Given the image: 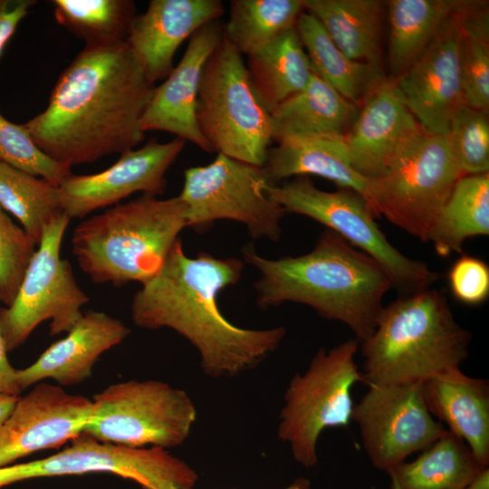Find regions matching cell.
Returning <instances> with one entry per match:
<instances>
[{
    "label": "cell",
    "instance_id": "31",
    "mask_svg": "<svg viewBox=\"0 0 489 489\" xmlns=\"http://www.w3.org/2000/svg\"><path fill=\"white\" fill-rule=\"evenodd\" d=\"M303 10L302 0H232L223 35L248 56L295 27Z\"/></svg>",
    "mask_w": 489,
    "mask_h": 489
},
{
    "label": "cell",
    "instance_id": "11",
    "mask_svg": "<svg viewBox=\"0 0 489 489\" xmlns=\"http://www.w3.org/2000/svg\"><path fill=\"white\" fill-rule=\"evenodd\" d=\"M273 185L263 166L217 153L209 164L184 171L178 197L187 207V226L202 231L229 219L244 225L254 239L277 242L286 212L269 196Z\"/></svg>",
    "mask_w": 489,
    "mask_h": 489
},
{
    "label": "cell",
    "instance_id": "37",
    "mask_svg": "<svg viewBox=\"0 0 489 489\" xmlns=\"http://www.w3.org/2000/svg\"><path fill=\"white\" fill-rule=\"evenodd\" d=\"M37 244L0 206V302L14 301Z\"/></svg>",
    "mask_w": 489,
    "mask_h": 489
},
{
    "label": "cell",
    "instance_id": "29",
    "mask_svg": "<svg viewBox=\"0 0 489 489\" xmlns=\"http://www.w3.org/2000/svg\"><path fill=\"white\" fill-rule=\"evenodd\" d=\"M482 469L466 444L447 430L415 460L388 472L389 489H463Z\"/></svg>",
    "mask_w": 489,
    "mask_h": 489
},
{
    "label": "cell",
    "instance_id": "34",
    "mask_svg": "<svg viewBox=\"0 0 489 489\" xmlns=\"http://www.w3.org/2000/svg\"><path fill=\"white\" fill-rule=\"evenodd\" d=\"M56 21L86 44L126 42L137 16L131 0H53Z\"/></svg>",
    "mask_w": 489,
    "mask_h": 489
},
{
    "label": "cell",
    "instance_id": "35",
    "mask_svg": "<svg viewBox=\"0 0 489 489\" xmlns=\"http://www.w3.org/2000/svg\"><path fill=\"white\" fill-rule=\"evenodd\" d=\"M446 136L465 175L489 172V112L463 104Z\"/></svg>",
    "mask_w": 489,
    "mask_h": 489
},
{
    "label": "cell",
    "instance_id": "21",
    "mask_svg": "<svg viewBox=\"0 0 489 489\" xmlns=\"http://www.w3.org/2000/svg\"><path fill=\"white\" fill-rule=\"evenodd\" d=\"M130 331L121 321L90 310L34 363L17 369L18 384L22 390L48 379L59 386L78 385L91 377L99 357L122 342Z\"/></svg>",
    "mask_w": 489,
    "mask_h": 489
},
{
    "label": "cell",
    "instance_id": "17",
    "mask_svg": "<svg viewBox=\"0 0 489 489\" xmlns=\"http://www.w3.org/2000/svg\"><path fill=\"white\" fill-rule=\"evenodd\" d=\"M460 8L446 19L419 60L391 81L418 124L434 135L446 136L453 116L465 104L459 62Z\"/></svg>",
    "mask_w": 489,
    "mask_h": 489
},
{
    "label": "cell",
    "instance_id": "27",
    "mask_svg": "<svg viewBox=\"0 0 489 489\" xmlns=\"http://www.w3.org/2000/svg\"><path fill=\"white\" fill-rule=\"evenodd\" d=\"M245 67L256 98L269 113L303 90L313 74L295 27L248 55Z\"/></svg>",
    "mask_w": 489,
    "mask_h": 489
},
{
    "label": "cell",
    "instance_id": "41",
    "mask_svg": "<svg viewBox=\"0 0 489 489\" xmlns=\"http://www.w3.org/2000/svg\"><path fill=\"white\" fill-rule=\"evenodd\" d=\"M19 397L0 394V427L11 414Z\"/></svg>",
    "mask_w": 489,
    "mask_h": 489
},
{
    "label": "cell",
    "instance_id": "14",
    "mask_svg": "<svg viewBox=\"0 0 489 489\" xmlns=\"http://www.w3.org/2000/svg\"><path fill=\"white\" fill-rule=\"evenodd\" d=\"M354 405L351 420L374 467L388 473L410 455L424 450L447 429L429 413L423 382L369 385Z\"/></svg>",
    "mask_w": 489,
    "mask_h": 489
},
{
    "label": "cell",
    "instance_id": "42",
    "mask_svg": "<svg viewBox=\"0 0 489 489\" xmlns=\"http://www.w3.org/2000/svg\"><path fill=\"white\" fill-rule=\"evenodd\" d=\"M463 489H489V468L482 469Z\"/></svg>",
    "mask_w": 489,
    "mask_h": 489
},
{
    "label": "cell",
    "instance_id": "28",
    "mask_svg": "<svg viewBox=\"0 0 489 489\" xmlns=\"http://www.w3.org/2000/svg\"><path fill=\"white\" fill-rule=\"evenodd\" d=\"M295 29L312 72L358 107L387 77L381 66L356 62L345 55L321 22L307 11L299 15Z\"/></svg>",
    "mask_w": 489,
    "mask_h": 489
},
{
    "label": "cell",
    "instance_id": "15",
    "mask_svg": "<svg viewBox=\"0 0 489 489\" xmlns=\"http://www.w3.org/2000/svg\"><path fill=\"white\" fill-rule=\"evenodd\" d=\"M186 142L174 138L168 142L156 139L139 149L120 154L108 168L94 174H71L58 187L61 207L72 218L118 204L130 195L160 196L167 187L166 174Z\"/></svg>",
    "mask_w": 489,
    "mask_h": 489
},
{
    "label": "cell",
    "instance_id": "26",
    "mask_svg": "<svg viewBox=\"0 0 489 489\" xmlns=\"http://www.w3.org/2000/svg\"><path fill=\"white\" fill-rule=\"evenodd\" d=\"M350 59L380 66L385 3L379 0H302Z\"/></svg>",
    "mask_w": 489,
    "mask_h": 489
},
{
    "label": "cell",
    "instance_id": "25",
    "mask_svg": "<svg viewBox=\"0 0 489 489\" xmlns=\"http://www.w3.org/2000/svg\"><path fill=\"white\" fill-rule=\"evenodd\" d=\"M464 0H389L388 57L390 81L407 72L427 50L446 19Z\"/></svg>",
    "mask_w": 489,
    "mask_h": 489
},
{
    "label": "cell",
    "instance_id": "38",
    "mask_svg": "<svg viewBox=\"0 0 489 489\" xmlns=\"http://www.w3.org/2000/svg\"><path fill=\"white\" fill-rule=\"evenodd\" d=\"M447 282L453 296L466 305H479L489 296V267L480 258L463 254L451 265Z\"/></svg>",
    "mask_w": 489,
    "mask_h": 489
},
{
    "label": "cell",
    "instance_id": "20",
    "mask_svg": "<svg viewBox=\"0 0 489 489\" xmlns=\"http://www.w3.org/2000/svg\"><path fill=\"white\" fill-rule=\"evenodd\" d=\"M422 129L386 77L359 107L343 139L349 160L366 178H377L404 143Z\"/></svg>",
    "mask_w": 489,
    "mask_h": 489
},
{
    "label": "cell",
    "instance_id": "24",
    "mask_svg": "<svg viewBox=\"0 0 489 489\" xmlns=\"http://www.w3.org/2000/svg\"><path fill=\"white\" fill-rule=\"evenodd\" d=\"M359 107L314 72L307 86L270 114L273 141L286 137L344 139Z\"/></svg>",
    "mask_w": 489,
    "mask_h": 489
},
{
    "label": "cell",
    "instance_id": "2",
    "mask_svg": "<svg viewBox=\"0 0 489 489\" xmlns=\"http://www.w3.org/2000/svg\"><path fill=\"white\" fill-rule=\"evenodd\" d=\"M244 265L240 259L206 253L189 257L178 238L158 272L134 294V324L181 335L197 350L207 377L231 379L254 369L278 349L286 331L242 328L221 312L218 294L240 280Z\"/></svg>",
    "mask_w": 489,
    "mask_h": 489
},
{
    "label": "cell",
    "instance_id": "8",
    "mask_svg": "<svg viewBox=\"0 0 489 489\" xmlns=\"http://www.w3.org/2000/svg\"><path fill=\"white\" fill-rule=\"evenodd\" d=\"M359 341L321 348L303 373H296L283 395L277 427L294 460L310 468L318 462V442L328 428L346 427L352 417L351 389L364 382L356 362Z\"/></svg>",
    "mask_w": 489,
    "mask_h": 489
},
{
    "label": "cell",
    "instance_id": "9",
    "mask_svg": "<svg viewBox=\"0 0 489 489\" xmlns=\"http://www.w3.org/2000/svg\"><path fill=\"white\" fill-rule=\"evenodd\" d=\"M269 196L286 213L310 217L375 260L387 273L393 288L409 295L430 288L438 274L424 262L403 254L377 225L373 211L357 192L340 188L330 192L307 177L273 185Z\"/></svg>",
    "mask_w": 489,
    "mask_h": 489
},
{
    "label": "cell",
    "instance_id": "7",
    "mask_svg": "<svg viewBox=\"0 0 489 489\" xmlns=\"http://www.w3.org/2000/svg\"><path fill=\"white\" fill-rule=\"evenodd\" d=\"M196 118L213 152L264 166L273 141L271 114L252 89L243 55L224 35L204 65Z\"/></svg>",
    "mask_w": 489,
    "mask_h": 489
},
{
    "label": "cell",
    "instance_id": "16",
    "mask_svg": "<svg viewBox=\"0 0 489 489\" xmlns=\"http://www.w3.org/2000/svg\"><path fill=\"white\" fill-rule=\"evenodd\" d=\"M93 417L91 398L39 382L19 397L0 427V468L38 451L57 448L83 433Z\"/></svg>",
    "mask_w": 489,
    "mask_h": 489
},
{
    "label": "cell",
    "instance_id": "23",
    "mask_svg": "<svg viewBox=\"0 0 489 489\" xmlns=\"http://www.w3.org/2000/svg\"><path fill=\"white\" fill-rule=\"evenodd\" d=\"M344 139L286 137L268 150L264 168L276 185L292 177L318 176L360 194L368 203L369 179L351 166ZM369 205V204H368Z\"/></svg>",
    "mask_w": 489,
    "mask_h": 489
},
{
    "label": "cell",
    "instance_id": "1",
    "mask_svg": "<svg viewBox=\"0 0 489 489\" xmlns=\"http://www.w3.org/2000/svg\"><path fill=\"white\" fill-rule=\"evenodd\" d=\"M154 84L126 42L85 44L61 73L46 108L24 127L54 161L72 168L135 149Z\"/></svg>",
    "mask_w": 489,
    "mask_h": 489
},
{
    "label": "cell",
    "instance_id": "39",
    "mask_svg": "<svg viewBox=\"0 0 489 489\" xmlns=\"http://www.w3.org/2000/svg\"><path fill=\"white\" fill-rule=\"evenodd\" d=\"M34 0H0V56Z\"/></svg>",
    "mask_w": 489,
    "mask_h": 489
},
{
    "label": "cell",
    "instance_id": "19",
    "mask_svg": "<svg viewBox=\"0 0 489 489\" xmlns=\"http://www.w3.org/2000/svg\"><path fill=\"white\" fill-rule=\"evenodd\" d=\"M224 14L220 0H151L146 11L134 18L126 43L154 84L173 71L182 43Z\"/></svg>",
    "mask_w": 489,
    "mask_h": 489
},
{
    "label": "cell",
    "instance_id": "10",
    "mask_svg": "<svg viewBox=\"0 0 489 489\" xmlns=\"http://www.w3.org/2000/svg\"><path fill=\"white\" fill-rule=\"evenodd\" d=\"M91 400L93 417L83 433L129 447L178 446L188 438L197 417L185 390L156 379L114 383Z\"/></svg>",
    "mask_w": 489,
    "mask_h": 489
},
{
    "label": "cell",
    "instance_id": "22",
    "mask_svg": "<svg viewBox=\"0 0 489 489\" xmlns=\"http://www.w3.org/2000/svg\"><path fill=\"white\" fill-rule=\"evenodd\" d=\"M429 413L462 439L483 468L489 465V382L460 369L423 382Z\"/></svg>",
    "mask_w": 489,
    "mask_h": 489
},
{
    "label": "cell",
    "instance_id": "5",
    "mask_svg": "<svg viewBox=\"0 0 489 489\" xmlns=\"http://www.w3.org/2000/svg\"><path fill=\"white\" fill-rule=\"evenodd\" d=\"M186 226L187 207L178 196L142 195L78 224L72 254L95 283H143L158 272Z\"/></svg>",
    "mask_w": 489,
    "mask_h": 489
},
{
    "label": "cell",
    "instance_id": "33",
    "mask_svg": "<svg viewBox=\"0 0 489 489\" xmlns=\"http://www.w3.org/2000/svg\"><path fill=\"white\" fill-rule=\"evenodd\" d=\"M459 62L465 104L489 112V7L465 0L459 10Z\"/></svg>",
    "mask_w": 489,
    "mask_h": 489
},
{
    "label": "cell",
    "instance_id": "40",
    "mask_svg": "<svg viewBox=\"0 0 489 489\" xmlns=\"http://www.w3.org/2000/svg\"><path fill=\"white\" fill-rule=\"evenodd\" d=\"M7 352L0 330V394L19 397L22 388L17 380V369H14L9 362Z\"/></svg>",
    "mask_w": 489,
    "mask_h": 489
},
{
    "label": "cell",
    "instance_id": "6",
    "mask_svg": "<svg viewBox=\"0 0 489 489\" xmlns=\"http://www.w3.org/2000/svg\"><path fill=\"white\" fill-rule=\"evenodd\" d=\"M465 176L447 136L425 129L412 136L385 171L369 179L368 204L376 217L422 242L457 181Z\"/></svg>",
    "mask_w": 489,
    "mask_h": 489
},
{
    "label": "cell",
    "instance_id": "3",
    "mask_svg": "<svg viewBox=\"0 0 489 489\" xmlns=\"http://www.w3.org/2000/svg\"><path fill=\"white\" fill-rule=\"evenodd\" d=\"M242 254L260 273L254 284L259 307L305 304L322 318L345 324L359 342L373 332L384 297L393 288L375 260L330 229L302 255L268 259L252 245Z\"/></svg>",
    "mask_w": 489,
    "mask_h": 489
},
{
    "label": "cell",
    "instance_id": "30",
    "mask_svg": "<svg viewBox=\"0 0 489 489\" xmlns=\"http://www.w3.org/2000/svg\"><path fill=\"white\" fill-rule=\"evenodd\" d=\"M489 235V172L465 175L455 184L428 235L441 256L460 253L469 238Z\"/></svg>",
    "mask_w": 489,
    "mask_h": 489
},
{
    "label": "cell",
    "instance_id": "18",
    "mask_svg": "<svg viewBox=\"0 0 489 489\" xmlns=\"http://www.w3.org/2000/svg\"><path fill=\"white\" fill-rule=\"evenodd\" d=\"M222 36L223 25L218 20L202 26L189 38L180 62L154 88L140 121L143 132L166 131L213 152L198 129L196 109L204 65Z\"/></svg>",
    "mask_w": 489,
    "mask_h": 489
},
{
    "label": "cell",
    "instance_id": "32",
    "mask_svg": "<svg viewBox=\"0 0 489 489\" xmlns=\"http://www.w3.org/2000/svg\"><path fill=\"white\" fill-rule=\"evenodd\" d=\"M0 206L39 244L45 226L62 213L58 187L0 161Z\"/></svg>",
    "mask_w": 489,
    "mask_h": 489
},
{
    "label": "cell",
    "instance_id": "4",
    "mask_svg": "<svg viewBox=\"0 0 489 489\" xmlns=\"http://www.w3.org/2000/svg\"><path fill=\"white\" fill-rule=\"evenodd\" d=\"M471 339L439 291L400 296L383 307L373 332L360 342L363 383L424 382L460 369Z\"/></svg>",
    "mask_w": 489,
    "mask_h": 489
},
{
    "label": "cell",
    "instance_id": "36",
    "mask_svg": "<svg viewBox=\"0 0 489 489\" xmlns=\"http://www.w3.org/2000/svg\"><path fill=\"white\" fill-rule=\"evenodd\" d=\"M0 161L57 187L72 174V168L54 161L38 148L23 124L11 122L1 112Z\"/></svg>",
    "mask_w": 489,
    "mask_h": 489
},
{
    "label": "cell",
    "instance_id": "13",
    "mask_svg": "<svg viewBox=\"0 0 489 489\" xmlns=\"http://www.w3.org/2000/svg\"><path fill=\"white\" fill-rule=\"evenodd\" d=\"M110 473L142 489H190L196 470L167 449L129 447L82 433L62 450L44 458L0 468V488L35 478Z\"/></svg>",
    "mask_w": 489,
    "mask_h": 489
},
{
    "label": "cell",
    "instance_id": "12",
    "mask_svg": "<svg viewBox=\"0 0 489 489\" xmlns=\"http://www.w3.org/2000/svg\"><path fill=\"white\" fill-rule=\"evenodd\" d=\"M71 218L61 213L44 228L17 293L9 306L0 308V330L7 351L25 342L34 329L50 321V334L68 332L82 318L89 301L79 286L61 246Z\"/></svg>",
    "mask_w": 489,
    "mask_h": 489
},
{
    "label": "cell",
    "instance_id": "43",
    "mask_svg": "<svg viewBox=\"0 0 489 489\" xmlns=\"http://www.w3.org/2000/svg\"><path fill=\"white\" fill-rule=\"evenodd\" d=\"M196 489V488H190ZM282 489H312V484L309 479L303 476L295 478L290 484Z\"/></svg>",
    "mask_w": 489,
    "mask_h": 489
}]
</instances>
